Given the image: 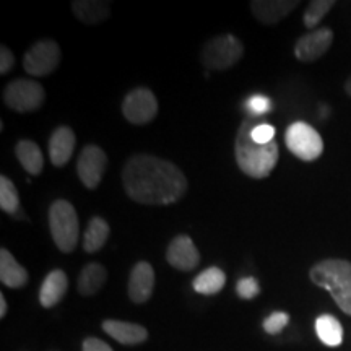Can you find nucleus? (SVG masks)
Returning a JSON list of instances; mask_svg holds the SVG:
<instances>
[{
	"label": "nucleus",
	"instance_id": "nucleus-1",
	"mask_svg": "<svg viewBox=\"0 0 351 351\" xmlns=\"http://www.w3.org/2000/svg\"><path fill=\"white\" fill-rule=\"evenodd\" d=\"M122 184L127 195L143 205H171L187 191V179L168 160L152 155H135L122 169Z\"/></svg>",
	"mask_w": 351,
	"mask_h": 351
},
{
	"label": "nucleus",
	"instance_id": "nucleus-2",
	"mask_svg": "<svg viewBox=\"0 0 351 351\" xmlns=\"http://www.w3.org/2000/svg\"><path fill=\"white\" fill-rule=\"evenodd\" d=\"M258 124L256 117H247L239 125L234 142L236 163L245 176L263 179L270 176L278 161V143L270 142L261 145L252 140V129Z\"/></svg>",
	"mask_w": 351,
	"mask_h": 351
},
{
	"label": "nucleus",
	"instance_id": "nucleus-3",
	"mask_svg": "<svg viewBox=\"0 0 351 351\" xmlns=\"http://www.w3.org/2000/svg\"><path fill=\"white\" fill-rule=\"evenodd\" d=\"M309 276L314 285L330 293L345 314L351 315V262L327 258L315 263Z\"/></svg>",
	"mask_w": 351,
	"mask_h": 351
},
{
	"label": "nucleus",
	"instance_id": "nucleus-4",
	"mask_svg": "<svg viewBox=\"0 0 351 351\" xmlns=\"http://www.w3.org/2000/svg\"><path fill=\"white\" fill-rule=\"evenodd\" d=\"M49 228L52 239L59 251L70 254L75 251L80 234V223L73 205L67 200H56L49 208Z\"/></svg>",
	"mask_w": 351,
	"mask_h": 351
},
{
	"label": "nucleus",
	"instance_id": "nucleus-5",
	"mask_svg": "<svg viewBox=\"0 0 351 351\" xmlns=\"http://www.w3.org/2000/svg\"><path fill=\"white\" fill-rule=\"evenodd\" d=\"M244 54V46L234 34H221L205 44L202 49V64L208 70H226Z\"/></svg>",
	"mask_w": 351,
	"mask_h": 351
},
{
	"label": "nucleus",
	"instance_id": "nucleus-6",
	"mask_svg": "<svg viewBox=\"0 0 351 351\" xmlns=\"http://www.w3.org/2000/svg\"><path fill=\"white\" fill-rule=\"evenodd\" d=\"M285 142H287L288 150L302 161L317 160L324 152L320 134L306 122H295L289 125L285 134Z\"/></svg>",
	"mask_w": 351,
	"mask_h": 351
},
{
	"label": "nucleus",
	"instance_id": "nucleus-7",
	"mask_svg": "<svg viewBox=\"0 0 351 351\" xmlns=\"http://www.w3.org/2000/svg\"><path fill=\"white\" fill-rule=\"evenodd\" d=\"M44 88L34 80H13L3 90V103L16 112H33L43 106Z\"/></svg>",
	"mask_w": 351,
	"mask_h": 351
},
{
	"label": "nucleus",
	"instance_id": "nucleus-8",
	"mask_svg": "<svg viewBox=\"0 0 351 351\" xmlns=\"http://www.w3.org/2000/svg\"><path fill=\"white\" fill-rule=\"evenodd\" d=\"M60 64V47L56 41L43 39L34 43L23 57L25 72L33 77L51 75Z\"/></svg>",
	"mask_w": 351,
	"mask_h": 351
},
{
	"label": "nucleus",
	"instance_id": "nucleus-9",
	"mask_svg": "<svg viewBox=\"0 0 351 351\" xmlns=\"http://www.w3.org/2000/svg\"><path fill=\"white\" fill-rule=\"evenodd\" d=\"M122 112L130 124H148L158 114L156 96L148 88H135L124 98Z\"/></svg>",
	"mask_w": 351,
	"mask_h": 351
},
{
	"label": "nucleus",
	"instance_id": "nucleus-10",
	"mask_svg": "<svg viewBox=\"0 0 351 351\" xmlns=\"http://www.w3.org/2000/svg\"><path fill=\"white\" fill-rule=\"evenodd\" d=\"M108 166L106 153L96 145H86L77 160V173L83 186L96 189L103 179Z\"/></svg>",
	"mask_w": 351,
	"mask_h": 351
},
{
	"label": "nucleus",
	"instance_id": "nucleus-11",
	"mask_svg": "<svg viewBox=\"0 0 351 351\" xmlns=\"http://www.w3.org/2000/svg\"><path fill=\"white\" fill-rule=\"evenodd\" d=\"M333 33L328 28H319L298 39L295 56L301 62H314L322 57L332 46Z\"/></svg>",
	"mask_w": 351,
	"mask_h": 351
},
{
	"label": "nucleus",
	"instance_id": "nucleus-12",
	"mask_svg": "<svg viewBox=\"0 0 351 351\" xmlns=\"http://www.w3.org/2000/svg\"><path fill=\"white\" fill-rule=\"evenodd\" d=\"M166 261L169 262L171 267L182 271H191L200 263V254L199 249L195 247L194 241L189 236L181 234L176 236L168 245L166 251Z\"/></svg>",
	"mask_w": 351,
	"mask_h": 351
},
{
	"label": "nucleus",
	"instance_id": "nucleus-13",
	"mask_svg": "<svg viewBox=\"0 0 351 351\" xmlns=\"http://www.w3.org/2000/svg\"><path fill=\"white\" fill-rule=\"evenodd\" d=\"M155 287V270L148 262H138L129 276V296L137 304L147 302L152 298Z\"/></svg>",
	"mask_w": 351,
	"mask_h": 351
},
{
	"label": "nucleus",
	"instance_id": "nucleus-14",
	"mask_svg": "<svg viewBox=\"0 0 351 351\" xmlns=\"http://www.w3.org/2000/svg\"><path fill=\"white\" fill-rule=\"evenodd\" d=\"M298 5V0H254L251 2V12L262 25H276Z\"/></svg>",
	"mask_w": 351,
	"mask_h": 351
},
{
	"label": "nucleus",
	"instance_id": "nucleus-15",
	"mask_svg": "<svg viewBox=\"0 0 351 351\" xmlns=\"http://www.w3.org/2000/svg\"><path fill=\"white\" fill-rule=\"evenodd\" d=\"M75 150V134L70 127H59L49 138V158L56 168H62L70 161Z\"/></svg>",
	"mask_w": 351,
	"mask_h": 351
},
{
	"label": "nucleus",
	"instance_id": "nucleus-16",
	"mask_svg": "<svg viewBox=\"0 0 351 351\" xmlns=\"http://www.w3.org/2000/svg\"><path fill=\"white\" fill-rule=\"evenodd\" d=\"M103 330L122 345H138L148 339L147 328L138 324L122 322V320H104Z\"/></svg>",
	"mask_w": 351,
	"mask_h": 351
},
{
	"label": "nucleus",
	"instance_id": "nucleus-17",
	"mask_svg": "<svg viewBox=\"0 0 351 351\" xmlns=\"http://www.w3.org/2000/svg\"><path fill=\"white\" fill-rule=\"evenodd\" d=\"M72 12L82 23L98 25L111 15V3L103 0H75L72 2Z\"/></svg>",
	"mask_w": 351,
	"mask_h": 351
},
{
	"label": "nucleus",
	"instance_id": "nucleus-18",
	"mask_svg": "<svg viewBox=\"0 0 351 351\" xmlns=\"http://www.w3.org/2000/svg\"><path fill=\"white\" fill-rule=\"evenodd\" d=\"M69 280L62 270H52L49 275L44 278L39 291V301L44 307H52L57 302L62 301L65 293H67Z\"/></svg>",
	"mask_w": 351,
	"mask_h": 351
},
{
	"label": "nucleus",
	"instance_id": "nucleus-19",
	"mask_svg": "<svg viewBox=\"0 0 351 351\" xmlns=\"http://www.w3.org/2000/svg\"><path fill=\"white\" fill-rule=\"evenodd\" d=\"M0 280L8 288H21L28 282V271L21 267L7 249L0 251Z\"/></svg>",
	"mask_w": 351,
	"mask_h": 351
},
{
	"label": "nucleus",
	"instance_id": "nucleus-20",
	"mask_svg": "<svg viewBox=\"0 0 351 351\" xmlns=\"http://www.w3.org/2000/svg\"><path fill=\"white\" fill-rule=\"evenodd\" d=\"M108 280V271L101 263H88L78 276V291L83 296H91L98 293Z\"/></svg>",
	"mask_w": 351,
	"mask_h": 351
},
{
	"label": "nucleus",
	"instance_id": "nucleus-21",
	"mask_svg": "<svg viewBox=\"0 0 351 351\" xmlns=\"http://www.w3.org/2000/svg\"><path fill=\"white\" fill-rule=\"evenodd\" d=\"M109 232H111V228H109L106 219H103L101 217L91 218L86 226L85 236H83V249H85V252H98L106 244Z\"/></svg>",
	"mask_w": 351,
	"mask_h": 351
},
{
	"label": "nucleus",
	"instance_id": "nucleus-22",
	"mask_svg": "<svg viewBox=\"0 0 351 351\" xmlns=\"http://www.w3.org/2000/svg\"><path fill=\"white\" fill-rule=\"evenodd\" d=\"M15 155L19 158L21 166L32 176H38L43 171V152L32 140H20L15 147Z\"/></svg>",
	"mask_w": 351,
	"mask_h": 351
},
{
	"label": "nucleus",
	"instance_id": "nucleus-23",
	"mask_svg": "<svg viewBox=\"0 0 351 351\" xmlns=\"http://www.w3.org/2000/svg\"><path fill=\"white\" fill-rule=\"evenodd\" d=\"M315 332L324 345L340 346L343 341V328L339 319L330 314H324L315 320Z\"/></svg>",
	"mask_w": 351,
	"mask_h": 351
},
{
	"label": "nucleus",
	"instance_id": "nucleus-24",
	"mask_svg": "<svg viewBox=\"0 0 351 351\" xmlns=\"http://www.w3.org/2000/svg\"><path fill=\"white\" fill-rule=\"evenodd\" d=\"M226 283L225 271L218 267H210V269L204 270L200 275L195 276L194 280V289L200 295H217L223 289Z\"/></svg>",
	"mask_w": 351,
	"mask_h": 351
},
{
	"label": "nucleus",
	"instance_id": "nucleus-25",
	"mask_svg": "<svg viewBox=\"0 0 351 351\" xmlns=\"http://www.w3.org/2000/svg\"><path fill=\"white\" fill-rule=\"evenodd\" d=\"M0 208L5 213L13 215V217L20 212V195L16 192L15 184L5 176L0 178Z\"/></svg>",
	"mask_w": 351,
	"mask_h": 351
},
{
	"label": "nucleus",
	"instance_id": "nucleus-26",
	"mask_svg": "<svg viewBox=\"0 0 351 351\" xmlns=\"http://www.w3.org/2000/svg\"><path fill=\"white\" fill-rule=\"evenodd\" d=\"M335 5L333 0H313L309 3L304 12V16H302V21H304V26L309 29H314L320 21H322L324 16L330 12V8Z\"/></svg>",
	"mask_w": 351,
	"mask_h": 351
},
{
	"label": "nucleus",
	"instance_id": "nucleus-27",
	"mask_svg": "<svg viewBox=\"0 0 351 351\" xmlns=\"http://www.w3.org/2000/svg\"><path fill=\"white\" fill-rule=\"evenodd\" d=\"M244 109L247 111L249 114H252L254 117L257 116H262V114H267L270 112L271 109V103L270 99L267 98V96H262V95H254L249 98L247 101L244 103Z\"/></svg>",
	"mask_w": 351,
	"mask_h": 351
},
{
	"label": "nucleus",
	"instance_id": "nucleus-28",
	"mask_svg": "<svg viewBox=\"0 0 351 351\" xmlns=\"http://www.w3.org/2000/svg\"><path fill=\"white\" fill-rule=\"evenodd\" d=\"M288 322H289V315L287 313H274L263 320V328H265L267 333L276 335V333H280L285 327L288 326Z\"/></svg>",
	"mask_w": 351,
	"mask_h": 351
},
{
	"label": "nucleus",
	"instance_id": "nucleus-29",
	"mask_svg": "<svg viewBox=\"0 0 351 351\" xmlns=\"http://www.w3.org/2000/svg\"><path fill=\"white\" fill-rule=\"evenodd\" d=\"M252 140L254 142L261 143V145H267L270 142H274L275 137V127L267 124V122H258V124L252 129Z\"/></svg>",
	"mask_w": 351,
	"mask_h": 351
},
{
	"label": "nucleus",
	"instance_id": "nucleus-30",
	"mask_svg": "<svg viewBox=\"0 0 351 351\" xmlns=\"http://www.w3.org/2000/svg\"><path fill=\"white\" fill-rule=\"evenodd\" d=\"M236 291H238V296L243 298V300H254L258 295V291H261V288H258L256 278H243L236 285Z\"/></svg>",
	"mask_w": 351,
	"mask_h": 351
},
{
	"label": "nucleus",
	"instance_id": "nucleus-31",
	"mask_svg": "<svg viewBox=\"0 0 351 351\" xmlns=\"http://www.w3.org/2000/svg\"><path fill=\"white\" fill-rule=\"evenodd\" d=\"M13 64H15V57H13L12 51L8 49L7 46L0 47V73H2V75H7L12 70Z\"/></svg>",
	"mask_w": 351,
	"mask_h": 351
},
{
	"label": "nucleus",
	"instance_id": "nucleus-32",
	"mask_svg": "<svg viewBox=\"0 0 351 351\" xmlns=\"http://www.w3.org/2000/svg\"><path fill=\"white\" fill-rule=\"evenodd\" d=\"M83 351H112V348L106 341L91 337V339H86L83 341Z\"/></svg>",
	"mask_w": 351,
	"mask_h": 351
},
{
	"label": "nucleus",
	"instance_id": "nucleus-33",
	"mask_svg": "<svg viewBox=\"0 0 351 351\" xmlns=\"http://www.w3.org/2000/svg\"><path fill=\"white\" fill-rule=\"evenodd\" d=\"M7 301H5V298L3 296H0V317H5L7 315Z\"/></svg>",
	"mask_w": 351,
	"mask_h": 351
},
{
	"label": "nucleus",
	"instance_id": "nucleus-34",
	"mask_svg": "<svg viewBox=\"0 0 351 351\" xmlns=\"http://www.w3.org/2000/svg\"><path fill=\"white\" fill-rule=\"evenodd\" d=\"M345 91L351 96V77H350L348 80H346V83H345Z\"/></svg>",
	"mask_w": 351,
	"mask_h": 351
}]
</instances>
